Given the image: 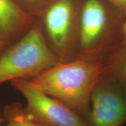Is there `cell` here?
<instances>
[{"instance_id": "1", "label": "cell", "mask_w": 126, "mask_h": 126, "mask_svg": "<svg viewBox=\"0 0 126 126\" xmlns=\"http://www.w3.org/2000/svg\"><path fill=\"white\" fill-rule=\"evenodd\" d=\"M103 72L102 61L74 60L59 62L29 80L42 92L65 104L88 123L91 94Z\"/></svg>"}, {"instance_id": "2", "label": "cell", "mask_w": 126, "mask_h": 126, "mask_svg": "<svg viewBox=\"0 0 126 126\" xmlns=\"http://www.w3.org/2000/svg\"><path fill=\"white\" fill-rule=\"evenodd\" d=\"M81 0H44L36 19L60 62L74 60L78 46Z\"/></svg>"}, {"instance_id": "3", "label": "cell", "mask_w": 126, "mask_h": 126, "mask_svg": "<svg viewBox=\"0 0 126 126\" xmlns=\"http://www.w3.org/2000/svg\"><path fill=\"white\" fill-rule=\"evenodd\" d=\"M59 62L36 19L32 28L0 56V84L17 79H31Z\"/></svg>"}, {"instance_id": "4", "label": "cell", "mask_w": 126, "mask_h": 126, "mask_svg": "<svg viewBox=\"0 0 126 126\" xmlns=\"http://www.w3.org/2000/svg\"><path fill=\"white\" fill-rule=\"evenodd\" d=\"M112 28L100 0H85L79 16L78 46L74 60L102 61Z\"/></svg>"}, {"instance_id": "5", "label": "cell", "mask_w": 126, "mask_h": 126, "mask_svg": "<svg viewBox=\"0 0 126 126\" xmlns=\"http://www.w3.org/2000/svg\"><path fill=\"white\" fill-rule=\"evenodd\" d=\"M26 101L28 117L43 126H89L74 111L40 89L29 80L17 79L11 81Z\"/></svg>"}, {"instance_id": "6", "label": "cell", "mask_w": 126, "mask_h": 126, "mask_svg": "<svg viewBox=\"0 0 126 126\" xmlns=\"http://www.w3.org/2000/svg\"><path fill=\"white\" fill-rule=\"evenodd\" d=\"M126 122V90L102 74L91 94L89 126H121Z\"/></svg>"}, {"instance_id": "7", "label": "cell", "mask_w": 126, "mask_h": 126, "mask_svg": "<svg viewBox=\"0 0 126 126\" xmlns=\"http://www.w3.org/2000/svg\"><path fill=\"white\" fill-rule=\"evenodd\" d=\"M35 22L15 0H0V40L8 46L22 37Z\"/></svg>"}, {"instance_id": "8", "label": "cell", "mask_w": 126, "mask_h": 126, "mask_svg": "<svg viewBox=\"0 0 126 126\" xmlns=\"http://www.w3.org/2000/svg\"><path fill=\"white\" fill-rule=\"evenodd\" d=\"M102 61L103 74L112 79L126 90V42H124Z\"/></svg>"}, {"instance_id": "9", "label": "cell", "mask_w": 126, "mask_h": 126, "mask_svg": "<svg viewBox=\"0 0 126 126\" xmlns=\"http://www.w3.org/2000/svg\"><path fill=\"white\" fill-rule=\"evenodd\" d=\"M3 115L7 122L5 126H43L30 119L25 107L19 102L6 105L3 110Z\"/></svg>"}, {"instance_id": "10", "label": "cell", "mask_w": 126, "mask_h": 126, "mask_svg": "<svg viewBox=\"0 0 126 126\" xmlns=\"http://www.w3.org/2000/svg\"><path fill=\"white\" fill-rule=\"evenodd\" d=\"M26 12L36 18L44 0H15Z\"/></svg>"}, {"instance_id": "11", "label": "cell", "mask_w": 126, "mask_h": 126, "mask_svg": "<svg viewBox=\"0 0 126 126\" xmlns=\"http://www.w3.org/2000/svg\"><path fill=\"white\" fill-rule=\"evenodd\" d=\"M118 8L126 11V0H108Z\"/></svg>"}, {"instance_id": "12", "label": "cell", "mask_w": 126, "mask_h": 126, "mask_svg": "<svg viewBox=\"0 0 126 126\" xmlns=\"http://www.w3.org/2000/svg\"><path fill=\"white\" fill-rule=\"evenodd\" d=\"M122 31L123 35L124 42H126V20L124 22L123 24L122 25Z\"/></svg>"}, {"instance_id": "13", "label": "cell", "mask_w": 126, "mask_h": 126, "mask_svg": "<svg viewBox=\"0 0 126 126\" xmlns=\"http://www.w3.org/2000/svg\"><path fill=\"white\" fill-rule=\"evenodd\" d=\"M8 47V46L5 44L4 42L0 40V56L2 54V53L4 51V50L6 49V48Z\"/></svg>"}, {"instance_id": "14", "label": "cell", "mask_w": 126, "mask_h": 126, "mask_svg": "<svg viewBox=\"0 0 126 126\" xmlns=\"http://www.w3.org/2000/svg\"><path fill=\"white\" fill-rule=\"evenodd\" d=\"M3 120L2 119H0V123H1V122H2V121Z\"/></svg>"}]
</instances>
